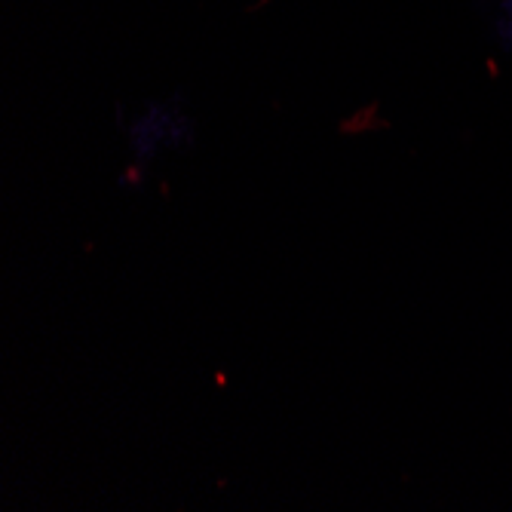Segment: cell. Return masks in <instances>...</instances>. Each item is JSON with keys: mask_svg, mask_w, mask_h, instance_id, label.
<instances>
[{"mask_svg": "<svg viewBox=\"0 0 512 512\" xmlns=\"http://www.w3.org/2000/svg\"><path fill=\"white\" fill-rule=\"evenodd\" d=\"M126 154L135 172H148L163 154H181L197 142V120L184 105V96L145 99L123 123Z\"/></svg>", "mask_w": 512, "mask_h": 512, "instance_id": "cell-1", "label": "cell"}, {"mask_svg": "<svg viewBox=\"0 0 512 512\" xmlns=\"http://www.w3.org/2000/svg\"><path fill=\"white\" fill-rule=\"evenodd\" d=\"M494 37L506 53H512V0H500L494 13Z\"/></svg>", "mask_w": 512, "mask_h": 512, "instance_id": "cell-2", "label": "cell"}]
</instances>
